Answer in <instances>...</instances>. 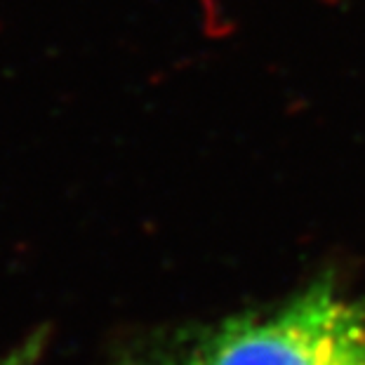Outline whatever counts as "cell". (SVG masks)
<instances>
[{"instance_id": "1", "label": "cell", "mask_w": 365, "mask_h": 365, "mask_svg": "<svg viewBox=\"0 0 365 365\" xmlns=\"http://www.w3.org/2000/svg\"><path fill=\"white\" fill-rule=\"evenodd\" d=\"M118 365H365V297L321 278L278 304L144 341Z\"/></svg>"}, {"instance_id": "2", "label": "cell", "mask_w": 365, "mask_h": 365, "mask_svg": "<svg viewBox=\"0 0 365 365\" xmlns=\"http://www.w3.org/2000/svg\"><path fill=\"white\" fill-rule=\"evenodd\" d=\"M45 344H48V330H34L14 344L10 351H5L0 356V365H38L43 359Z\"/></svg>"}]
</instances>
